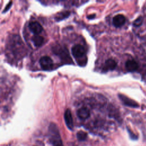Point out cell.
Returning a JSON list of instances; mask_svg holds the SVG:
<instances>
[{
	"label": "cell",
	"mask_w": 146,
	"mask_h": 146,
	"mask_svg": "<svg viewBox=\"0 0 146 146\" xmlns=\"http://www.w3.org/2000/svg\"><path fill=\"white\" fill-rule=\"evenodd\" d=\"M48 133L50 141L54 146H62V141L59 131L55 124L52 123L50 124L48 127Z\"/></svg>",
	"instance_id": "obj_1"
},
{
	"label": "cell",
	"mask_w": 146,
	"mask_h": 146,
	"mask_svg": "<svg viewBox=\"0 0 146 146\" xmlns=\"http://www.w3.org/2000/svg\"><path fill=\"white\" fill-rule=\"evenodd\" d=\"M71 51L73 56L75 59L80 58L83 56L86 53V50L84 47L80 44H75L71 48Z\"/></svg>",
	"instance_id": "obj_2"
},
{
	"label": "cell",
	"mask_w": 146,
	"mask_h": 146,
	"mask_svg": "<svg viewBox=\"0 0 146 146\" xmlns=\"http://www.w3.org/2000/svg\"><path fill=\"white\" fill-rule=\"evenodd\" d=\"M39 64L42 68L44 70H50L53 66L52 60L48 56L41 57L39 59Z\"/></svg>",
	"instance_id": "obj_3"
},
{
	"label": "cell",
	"mask_w": 146,
	"mask_h": 146,
	"mask_svg": "<svg viewBox=\"0 0 146 146\" xmlns=\"http://www.w3.org/2000/svg\"><path fill=\"white\" fill-rule=\"evenodd\" d=\"M29 28L30 30L35 35H38L43 30L41 25L36 21H32L29 24Z\"/></svg>",
	"instance_id": "obj_4"
},
{
	"label": "cell",
	"mask_w": 146,
	"mask_h": 146,
	"mask_svg": "<svg viewBox=\"0 0 146 146\" xmlns=\"http://www.w3.org/2000/svg\"><path fill=\"white\" fill-rule=\"evenodd\" d=\"M64 118L65 120V123L67 127L72 130L74 128V124H73V119L71 115V112L69 109H67L64 114Z\"/></svg>",
	"instance_id": "obj_5"
},
{
	"label": "cell",
	"mask_w": 146,
	"mask_h": 146,
	"mask_svg": "<svg viewBox=\"0 0 146 146\" xmlns=\"http://www.w3.org/2000/svg\"><path fill=\"white\" fill-rule=\"evenodd\" d=\"M117 66L116 61L112 59H108L106 62L103 67V71L107 72L108 71L113 70Z\"/></svg>",
	"instance_id": "obj_6"
},
{
	"label": "cell",
	"mask_w": 146,
	"mask_h": 146,
	"mask_svg": "<svg viewBox=\"0 0 146 146\" xmlns=\"http://www.w3.org/2000/svg\"><path fill=\"white\" fill-rule=\"evenodd\" d=\"M125 22V18L122 14H117L115 15L112 19L113 25L116 27H119L123 26Z\"/></svg>",
	"instance_id": "obj_7"
},
{
	"label": "cell",
	"mask_w": 146,
	"mask_h": 146,
	"mask_svg": "<svg viewBox=\"0 0 146 146\" xmlns=\"http://www.w3.org/2000/svg\"><path fill=\"white\" fill-rule=\"evenodd\" d=\"M77 116L80 119H86L90 116V111L86 107H81L77 111Z\"/></svg>",
	"instance_id": "obj_8"
},
{
	"label": "cell",
	"mask_w": 146,
	"mask_h": 146,
	"mask_svg": "<svg viewBox=\"0 0 146 146\" xmlns=\"http://www.w3.org/2000/svg\"><path fill=\"white\" fill-rule=\"evenodd\" d=\"M119 97L120 99V100H121V102L125 106H128L132 107H138V104L135 102H134L132 100L129 99L128 98L126 97L125 96H124L123 95L119 94Z\"/></svg>",
	"instance_id": "obj_9"
},
{
	"label": "cell",
	"mask_w": 146,
	"mask_h": 146,
	"mask_svg": "<svg viewBox=\"0 0 146 146\" xmlns=\"http://www.w3.org/2000/svg\"><path fill=\"white\" fill-rule=\"evenodd\" d=\"M125 68L127 71L133 72L138 68V64L133 60H128L125 62Z\"/></svg>",
	"instance_id": "obj_10"
},
{
	"label": "cell",
	"mask_w": 146,
	"mask_h": 146,
	"mask_svg": "<svg viewBox=\"0 0 146 146\" xmlns=\"http://www.w3.org/2000/svg\"><path fill=\"white\" fill-rule=\"evenodd\" d=\"M32 42L36 47H40L44 42V38L43 36L39 35H34L32 37Z\"/></svg>",
	"instance_id": "obj_11"
},
{
	"label": "cell",
	"mask_w": 146,
	"mask_h": 146,
	"mask_svg": "<svg viewBox=\"0 0 146 146\" xmlns=\"http://www.w3.org/2000/svg\"><path fill=\"white\" fill-rule=\"evenodd\" d=\"M70 13L69 11H63V12L58 13L57 14V15L56 16L55 19L58 21H61L63 19H65L66 18L68 17L70 15Z\"/></svg>",
	"instance_id": "obj_12"
},
{
	"label": "cell",
	"mask_w": 146,
	"mask_h": 146,
	"mask_svg": "<svg viewBox=\"0 0 146 146\" xmlns=\"http://www.w3.org/2000/svg\"><path fill=\"white\" fill-rule=\"evenodd\" d=\"M87 136V133L85 132L82 131H79L77 133V138L79 140H80V141L84 140L86 139Z\"/></svg>",
	"instance_id": "obj_13"
},
{
	"label": "cell",
	"mask_w": 146,
	"mask_h": 146,
	"mask_svg": "<svg viewBox=\"0 0 146 146\" xmlns=\"http://www.w3.org/2000/svg\"><path fill=\"white\" fill-rule=\"evenodd\" d=\"M142 22H143V18H142V17H140L137 18L134 21L133 25H134L135 26H139L140 25H141Z\"/></svg>",
	"instance_id": "obj_14"
},
{
	"label": "cell",
	"mask_w": 146,
	"mask_h": 146,
	"mask_svg": "<svg viewBox=\"0 0 146 146\" xmlns=\"http://www.w3.org/2000/svg\"><path fill=\"white\" fill-rule=\"evenodd\" d=\"M11 5H12V1H10V2H9V3H7V5L6 6V7H5V9H4L3 11V13H5V12H6L7 11H8V10H9V9L11 7Z\"/></svg>",
	"instance_id": "obj_15"
},
{
	"label": "cell",
	"mask_w": 146,
	"mask_h": 146,
	"mask_svg": "<svg viewBox=\"0 0 146 146\" xmlns=\"http://www.w3.org/2000/svg\"><path fill=\"white\" fill-rule=\"evenodd\" d=\"M94 17H95V14H94V15H88V19H91V18H94Z\"/></svg>",
	"instance_id": "obj_16"
}]
</instances>
